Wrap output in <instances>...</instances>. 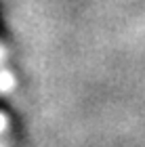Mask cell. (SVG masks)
Masks as SVG:
<instances>
[{
	"label": "cell",
	"mask_w": 145,
	"mask_h": 147,
	"mask_svg": "<svg viewBox=\"0 0 145 147\" xmlns=\"http://www.w3.org/2000/svg\"><path fill=\"white\" fill-rule=\"evenodd\" d=\"M13 86V78L9 74H0V90H9Z\"/></svg>",
	"instance_id": "cell-1"
},
{
	"label": "cell",
	"mask_w": 145,
	"mask_h": 147,
	"mask_svg": "<svg viewBox=\"0 0 145 147\" xmlns=\"http://www.w3.org/2000/svg\"><path fill=\"white\" fill-rule=\"evenodd\" d=\"M2 128H4V118L0 116V130H2Z\"/></svg>",
	"instance_id": "cell-2"
}]
</instances>
